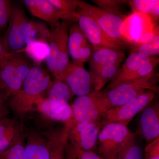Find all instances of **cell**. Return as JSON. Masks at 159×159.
Returning a JSON list of instances; mask_svg holds the SVG:
<instances>
[{"label": "cell", "mask_w": 159, "mask_h": 159, "mask_svg": "<svg viewBox=\"0 0 159 159\" xmlns=\"http://www.w3.org/2000/svg\"><path fill=\"white\" fill-rule=\"evenodd\" d=\"M51 81L43 67L34 66L20 90L10 99L9 106L13 113L22 120L27 114L36 111L38 103L45 97Z\"/></svg>", "instance_id": "1"}, {"label": "cell", "mask_w": 159, "mask_h": 159, "mask_svg": "<svg viewBox=\"0 0 159 159\" xmlns=\"http://www.w3.org/2000/svg\"><path fill=\"white\" fill-rule=\"evenodd\" d=\"M48 31L44 26L30 20L22 9L14 7L11 9L8 29L3 38L10 53H20L31 40L45 39L42 36L47 38L39 32Z\"/></svg>", "instance_id": "2"}, {"label": "cell", "mask_w": 159, "mask_h": 159, "mask_svg": "<svg viewBox=\"0 0 159 159\" xmlns=\"http://www.w3.org/2000/svg\"><path fill=\"white\" fill-rule=\"evenodd\" d=\"M158 77L154 72L139 80L120 84L108 90L100 91L99 103L102 116L108 110L123 105L135 99L146 90L157 93Z\"/></svg>", "instance_id": "3"}, {"label": "cell", "mask_w": 159, "mask_h": 159, "mask_svg": "<svg viewBox=\"0 0 159 159\" xmlns=\"http://www.w3.org/2000/svg\"><path fill=\"white\" fill-rule=\"evenodd\" d=\"M34 66L22 52L12 53L0 64V93L6 101L18 93Z\"/></svg>", "instance_id": "4"}, {"label": "cell", "mask_w": 159, "mask_h": 159, "mask_svg": "<svg viewBox=\"0 0 159 159\" xmlns=\"http://www.w3.org/2000/svg\"><path fill=\"white\" fill-rule=\"evenodd\" d=\"M69 22L62 20L51 27L48 35L49 51L46 58L49 71L60 80L70 61L68 51Z\"/></svg>", "instance_id": "5"}, {"label": "cell", "mask_w": 159, "mask_h": 159, "mask_svg": "<svg viewBox=\"0 0 159 159\" xmlns=\"http://www.w3.org/2000/svg\"><path fill=\"white\" fill-rule=\"evenodd\" d=\"M135 136L127 126L117 123L106 124L98 135L97 153L104 159H115Z\"/></svg>", "instance_id": "6"}, {"label": "cell", "mask_w": 159, "mask_h": 159, "mask_svg": "<svg viewBox=\"0 0 159 159\" xmlns=\"http://www.w3.org/2000/svg\"><path fill=\"white\" fill-rule=\"evenodd\" d=\"M159 62V58L143 57L131 51L122 68L119 69L116 77L111 81L104 91L146 77L155 72V69Z\"/></svg>", "instance_id": "7"}, {"label": "cell", "mask_w": 159, "mask_h": 159, "mask_svg": "<svg viewBox=\"0 0 159 159\" xmlns=\"http://www.w3.org/2000/svg\"><path fill=\"white\" fill-rule=\"evenodd\" d=\"M156 93L151 90H146L125 104L108 110L101 118L100 122L102 126L110 123H119L127 126L137 114L151 102Z\"/></svg>", "instance_id": "8"}, {"label": "cell", "mask_w": 159, "mask_h": 159, "mask_svg": "<svg viewBox=\"0 0 159 159\" xmlns=\"http://www.w3.org/2000/svg\"><path fill=\"white\" fill-rule=\"evenodd\" d=\"M158 31L153 20L144 13L133 12L124 19L123 39L137 45L148 42Z\"/></svg>", "instance_id": "9"}, {"label": "cell", "mask_w": 159, "mask_h": 159, "mask_svg": "<svg viewBox=\"0 0 159 159\" xmlns=\"http://www.w3.org/2000/svg\"><path fill=\"white\" fill-rule=\"evenodd\" d=\"M77 12L78 25L93 47V50L109 48L122 51L124 45L122 41L109 37L85 11L77 8Z\"/></svg>", "instance_id": "10"}, {"label": "cell", "mask_w": 159, "mask_h": 159, "mask_svg": "<svg viewBox=\"0 0 159 159\" xmlns=\"http://www.w3.org/2000/svg\"><path fill=\"white\" fill-rule=\"evenodd\" d=\"M77 6L87 13L109 37L119 41L123 39L124 19L121 16L80 0H77Z\"/></svg>", "instance_id": "11"}, {"label": "cell", "mask_w": 159, "mask_h": 159, "mask_svg": "<svg viewBox=\"0 0 159 159\" xmlns=\"http://www.w3.org/2000/svg\"><path fill=\"white\" fill-rule=\"evenodd\" d=\"M102 125L101 122L83 123L73 119L68 131L69 141L75 148L84 151L97 150L98 135Z\"/></svg>", "instance_id": "12"}, {"label": "cell", "mask_w": 159, "mask_h": 159, "mask_svg": "<svg viewBox=\"0 0 159 159\" xmlns=\"http://www.w3.org/2000/svg\"><path fill=\"white\" fill-rule=\"evenodd\" d=\"M23 124L25 138V159H50L51 142L48 129L27 127Z\"/></svg>", "instance_id": "13"}, {"label": "cell", "mask_w": 159, "mask_h": 159, "mask_svg": "<svg viewBox=\"0 0 159 159\" xmlns=\"http://www.w3.org/2000/svg\"><path fill=\"white\" fill-rule=\"evenodd\" d=\"M59 80L69 87L74 95L80 97L90 93L93 90L92 74L84 66L70 62Z\"/></svg>", "instance_id": "14"}, {"label": "cell", "mask_w": 159, "mask_h": 159, "mask_svg": "<svg viewBox=\"0 0 159 159\" xmlns=\"http://www.w3.org/2000/svg\"><path fill=\"white\" fill-rule=\"evenodd\" d=\"M72 107L74 121L83 123L100 122L102 115L99 104V91L77 97Z\"/></svg>", "instance_id": "15"}, {"label": "cell", "mask_w": 159, "mask_h": 159, "mask_svg": "<svg viewBox=\"0 0 159 159\" xmlns=\"http://www.w3.org/2000/svg\"><path fill=\"white\" fill-rule=\"evenodd\" d=\"M68 51L72 62L84 65L89 61L93 53V48L78 24L73 25L69 31Z\"/></svg>", "instance_id": "16"}, {"label": "cell", "mask_w": 159, "mask_h": 159, "mask_svg": "<svg viewBox=\"0 0 159 159\" xmlns=\"http://www.w3.org/2000/svg\"><path fill=\"white\" fill-rule=\"evenodd\" d=\"M141 113L138 133L147 145L159 138L158 102L149 103Z\"/></svg>", "instance_id": "17"}, {"label": "cell", "mask_w": 159, "mask_h": 159, "mask_svg": "<svg viewBox=\"0 0 159 159\" xmlns=\"http://www.w3.org/2000/svg\"><path fill=\"white\" fill-rule=\"evenodd\" d=\"M23 2L32 16L48 23L51 27L56 25L60 20L66 21L65 16L55 9L49 0H25Z\"/></svg>", "instance_id": "18"}, {"label": "cell", "mask_w": 159, "mask_h": 159, "mask_svg": "<svg viewBox=\"0 0 159 159\" xmlns=\"http://www.w3.org/2000/svg\"><path fill=\"white\" fill-rule=\"evenodd\" d=\"M72 121L63 123V126L61 129L48 128V134L51 142L50 159H67L68 131Z\"/></svg>", "instance_id": "19"}, {"label": "cell", "mask_w": 159, "mask_h": 159, "mask_svg": "<svg viewBox=\"0 0 159 159\" xmlns=\"http://www.w3.org/2000/svg\"><path fill=\"white\" fill-rule=\"evenodd\" d=\"M36 111L39 112L46 119L51 121L64 123L73 119L72 106L69 103L51 104L45 97L38 103Z\"/></svg>", "instance_id": "20"}, {"label": "cell", "mask_w": 159, "mask_h": 159, "mask_svg": "<svg viewBox=\"0 0 159 159\" xmlns=\"http://www.w3.org/2000/svg\"><path fill=\"white\" fill-rule=\"evenodd\" d=\"M23 130L22 121L7 117L0 120V153L14 144Z\"/></svg>", "instance_id": "21"}, {"label": "cell", "mask_w": 159, "mask_h": 159, "mask_svg": "<svg viewBox=\"0 0 159 159\" xmlns=\"http://www.w3.org/2000/svg\"><path fill=\"white\" fill-rule=\"evenodd\" d=\"M93 54L89 60L91 74L98 69L106 66L121 63L125 57L122 51L111 49L100 48L93 50Z\"/></svg>", "instance_id": "22"}, {"label": "cell", "mask_w": 159, "mask_h": 159, "mask_svg": "<svg viewBox=\"0 0 159 159\" xmlns=\"http://www.w3.org/2000/svg\"><path fill=\"white\" fill-rule=\"evenodd\" d=\"M46 94L45 97L52 104H68L74 96L66 84L56 78L51 81Z\"/></svg>", "instance_id": "23"}, {"label": "cell", "mask_w": 159, "mask_h": 159, "mask_svg": "<svg viewBox=\"0 0 159 159\" xmlns=\"http://www.w3.org/2000/svg\"><path fill=\"white\" fill-rule=\"evenodd\" d=\"M120 63L104 66L92 74L93 92L101 91L109 81H111L118 74L120 68Z\"/></svg>", "instance_id": "24"}, {"label": "cell", "mask_w": 159, "mask_h": 159, "mask_svg": "<svg viewBox=\"0 0 159 159\" xmlns=\"http://www.w3.org/2000/svg\"><path fill=\"white\" fill-rule=\"evenodd\" d=\"M24 51L34 64L39 65L43 60H46L48 53V42L43 39L31 40L27 43Z\"/></svg>", "instance_id": "25"}, {"label": "cell", "mask_w": 159, "mask_h": 159, "mask_svg": "<svg viewBox=\"0 0 159 159\" xmlns=\"http://www.w3.org/2000/svg\"><path fill=\"white\" fill-rule=\"evenodd\" d=\"M129 2L133 12L144 13L152 20L159 19V0H132Z\"/></svg>", "instance_id": "26"}, {"label": "cell", "mask_w": 159, "mask_h": 159, "mask_svg": "<svg viewBox=\"0 0 159 159\" xmlns=\"http://www.w3.org/2000/svg\"><path fill=\"white\" fill-rule=\"evenodd\" d=\"M54 8L65 16L67 21H77V0H49Z\"/></svg>", "instance_id": "27"}, {"label": "cell", "mask_w": 159, "mask_h": 159, "mask_svg": "<svg viewBox=\"0 0 159 159\" xmlns=\"http://www.w3.org/2000/svg\"><path fill=\"white\" fill-rule=\"evenodd\" d=\"M25 138L23 130L14 144L0 153V159H25Z\"/></svg>", "instance_id": "28"}, {"label": "cell", "mask_w": 159, "mask_h": 159, "mask_svg": "<svg viewBox=\"0 0 159 159\" xmlns=\"http://www.w3.org/2000/svg\"><path fill=\"white\" fill-rule=\"evenodd\" d=\"M132 51L136 52L139 55L145 57L158 54L159 53V31L156 33L153 37L148 42L138 45Z\"/></svg>", "instance_id": "29"}, {"label": "cell", "mask_w": 159, "mask_h": 159, "mask_svg": "<svg viewBox=\"0 0 159 159\" xmlns=\"http://www.w3.org/2000/svg\"><path fill=\"white\" fill-rule=\"evenodd\" d=\"M119 154L121 157V159H143L144 152L142 147L137 142L135 136Z\"/></svg>", "instance_id": "30"}, {"label": "cell", "mask_w": 159, "mask_h": 159, "mask_svg": "<svg viewBox=\"0 0 159 159\" xmlns=\"http://www.w3.org/2000/svg\"><path fill=\"white\" fill-rule=\"evenodd\" d=\"M11 9V1L0 0V32L9 24Z\"/></svg>", "instance_id": "31"}, {"label": "cell", "mask_w": 159, "mask_h": 159, "mask_svg": "<svg viewBox=\"0 0 159 159\" xmlns=\"http://www.w3.org/2000/svg\"><path fill=\"white\" fill-rule=\"evenodd\" d=\"M96 5H98L99 8L105 11H110L121 15L119 8L120 5L125 2V1H116V0H97L92 1Z\"/></svg>", "instance_id": "32"}, {"label": "cell", "mask_w": 159, "mask_h": 159, "mask_svg": "<svg viewBox=\"0 0 159 159\" xmlns=\"http://www.w3.org/2000/svg\"><path fill=\"white\" fill-rule=\"evenodd\" d=\"M68 148L76 159H104L96 152L81 150L73 147L70 144H69V143Z\"/></svg>", "instance_id": "33"}, {"label": "cell", "mask_w": 159, "mask_h": 159, "mask_svg": "<svg viewBox=\"0 0 159 159\" xmlns=\"http://www.w3.org/2000/svg\"><path fill=\"white\" fill-rule=\"evenodd\" d=\"M143 159H159V138L146 145Z\"/></svg>", "instance_id": "34"}, {"label": "cell", "mask_w": 159, "mask_h": 159, "mask_svg": "<svg viewBox=\"0 0 159 159\" xmlns=\"http://www.w3.org/2000/svg\"><path fill=\"white\" fill-rule=\"evenodd\" d=\"M12 53H10L6 47L3 36H0V64Z\"/></svg>", "instance_id": "35"}, {"label": "cell", "mask_w": 159, "mask_h": 159, "mask_svg": "<svg viewBox=\"0 0 159 159\" xmlns=\"http://www.w3.org/2000/svg\"><path fill=\"white\" fill-rule=\"evenodd\" d=\"M6 102V100L0 93V120L7 117L9 113Z\"/></svg>", "instance_id": "36"}, {"label": "cell", "mask_w": 159, "mask_h": 159, "mask_svg": "<svg viewBox=\"0 0 159 159\" xmlns=\"http://www.w3.org/2000/svg\"><path fill=\"white\" fill-rule=\"evenodd\" d=\"M66 157L67 159H76L73 154L68 148H67Z\"/></svg>", "instance_id": "37"}, {"label": "cell", "mask_w": 159, "mask_h": 159, "mask_svg": "<svg viewBox=\"0 0 159 159\" xmlns=\"http://www.w3.org/2000/svg\"><path fill=\"white\" fill-rule=\"evenodd\" d=\"M115 159H121V157H120L119 154H118Z\"/></svg>", "instance_id": "38"}]
</instances>
